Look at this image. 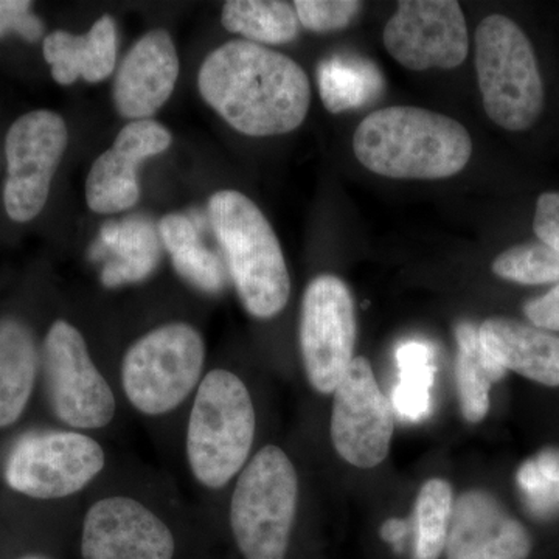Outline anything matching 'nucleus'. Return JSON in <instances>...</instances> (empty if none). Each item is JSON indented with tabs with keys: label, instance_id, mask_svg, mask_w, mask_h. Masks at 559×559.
I'll list each match as a JSON object with an SVG mask.
<instances>
[{
	"label": "nucleus",
	"instance_id": "1",
	"mask_svg": "<svg viewBox=\"0 0 559 559\" xmlns=\"http://www.w3.org/2000/svg\"><path fill=\"white\" fill-rule=\"evenodd\" d=\"M198 86L210 108L250 138L297 130L311 105L305 70L286 55L246 39L213 50L202 62Z\"/></svg>",
	"mask_w": 559,
	"mask_h": 559
},
{
	"label": "nucleus",
	"instance_id": "2",
	"mask_svg": "<svg viewBox=\"0 0 559 559\" xmlns=\"http://www.w3.org/2000/svg\"><path fill=\"white\" fill-rule=\"evenodd\" d=\"M356 159L392 179H444L466 167L469 132L457 120L415 106L374 110L353 135Z\"/></svg>",
	"mask_w": 559,
	"mask_h": 559
},
{
	"label": "nucleus",
	"instance_id": "3",
	"mask_svg": "<svg viewBox=\"0 0 559 559\" xmlns=\"http://www.w3.org/2000/svg\"><path fill=\"white\" fill-rule=\"evenodd\" d=\"M209 219L246 311L271 319L288 304L290 278L277 235L255 202L235 190L209 201Z\"/></svg>",
	"mask_w": 559,
	"mask_h": 559
},
{
	"label": "nucleus",
	"instance_id": "4",
	"mask_svg": "<svg viewBox=\"0 0 559 559\" xmlns=\"http://www.w3.org/2000/svg\"><path fill=\"white\" fill-rule=\"evenodd\" d=\"M255 409L245 382L229 370L209 371L198 385L187 428V459L194 479L219 489L245 469Z\"/></svg>",
	"mask_w": 559,
	"mask_h": 559
},
{
	"label": "nucleus",
	"instance_id": "5",
	"mask_svg": "<svg viewBox=\"0 0 559 559\" xmlns=\"http://www.w3.org/2000/svg\"><path fill=\"white\" fill-rule=\"evenodd\" d=\"M476 69L489 119L507 131H525L544 108V84L535 50L510 17L491 14L476 31Z\"/></svg>",
	"mask_w": 559,
	"mask_h": 559
},
{
	"label": "nucleus",
	"instance_id": "6",
	"mask_svg": "<svg viewBox=\"0 0 559 559\" xmlns=\"http://www.w3.org/2000/svg\"><path fill=\"white\" fill-rule=\"evenodd\" d=\"M299 479L274 444L241 471L230 500V525L245 559H285L296 520Z\"/></svg>",
	"mask_w": 559,
	"mask_h": 559
},
{
	"label": "nucleus",
	"instance_id": "7",
	"mask_svg": "<svg viewBox=\"0 0 559 559\" xmlns=\"http://www.w3.org/2000/svg\"><path fill=\"white\" fill-rule=\"evenodd\" d=\"M204 362L200 331L186 322L167 323L127 349L121 385L134 409L151 417L165 415L200 385Z\"/></svg>",
	"mask_w": 559,
	"mask_h": 559
},
{
	"label": "nucleus",
	"instance_id": "8",
	"mask_svg": "<svg viewBox=\"0 0 559 559\" xmlns=\"http://www.w3.org/2000/svg\"><path fill=\"white\" fill-rule=\"evenodd\" d=\"M43 367L51 409L73 429H102L112 421L117 401L95 367L75 326L57 320L44 341Z\"/></svg>",
	"mask_w": 559,
	"mask_h": 559
},
{
	"label": "nucleus",
	"instance_id": "9",
	"mask_svg": "<svg viewBox=\"0 0 559 559\" xmlns=\"http://www.w3.org/2000/svg\"><path fill=\"white\" fill-rule=\"evenodd\" d=\"M68 142V124L51 110H33L11 124L5 139L3 187V205L10 219L28 223L43 212Z\"/></svg>",
	"mask_w": 559,
	"mask_h": 559
},
{
	"label": "nucleus",
	"instance_id": "10",
	"mask_svg": "<svg viewBox=\"0 0 559 559\" xmlns=\"http://www.w3.org/2000/svg\"><path fill=\"white\" fill-rule=\"evenodd\" d=\"M105 463L102 444L86 433H39L21 440L10 452L5 480L28 498H69L87 487Z\"/></svg>",
	"mask_w": 559,
	"mask_h": 559
},
{
	"label": "nucleus",
	"instance_id": "11",
	"mask_svg": "<svg viewBox=\"0 0 559 559\" xmlns=\"http://www.w3.org/2000/svg\"><path fill=\"white\" fill-rule=\"evenodd\" d=\"M355 344V304L347 285L334 275H319L305 290L300 318L301 358L312 388L319 393L336 390Z\"/></svg>",
	"mask_w": 559,
	"mask_h": 559
},
{
	"label": "nucleus",
	"instance_id": "12",
	"mask_svg": "<svg viewBox=\"0 0 559 559\" xmlns=\"http://www.w3.org/2000/svg\"><path fill=\"white\" fill-rule=\"evenodd\" d=\"M331 440L334 450L356 468H373L388 457L395 418L369 360L353 358L334 390Z\"/></svg>",
	"mask_w": 559,
	"mask_h": 559
},
{
	"label": "nucleus",
	"instance_id": "13",
	"mask_svg": "<svg viewBox=\"0 0 559 559\" xmlns=\"http://www.w3.org/2000/svg\"><path fill=\"white\" fill-rule=\"evenodd\" d=\"M393 60L411 70L454 69L468 57L465 16L455 0H403L384 28Z\"/></svg>",
	"mask_w": 559,
	"mask_h": 559
},
{
	"label": "nucleus",
	"instance_id": "14",
	"mask_svg": "<svg viewBox=\"0 0 559 559\" xmlns=\"http://www.w3.org/2000/svg\"><path fill=\"white\" fill-rule=\"evenodd\" d=\"M83 559H173L171 530L139 500H98L84 518Z\"/></svg>",
	"mask_w": 559,
	"mask_h": 559
},
{
	"label": "nucleus",
	"instance_id": "15",
	"mask_svg": "<svg viewBox=\"0 0 559 559\" xmlns=\"http://www.w3.org/2000/svg\"><path fill=\"white\" fill-rule=\"evenodd\" d=\"M171 134L157 121L134 120L117 135L112 148L95 159L86 179V201L92 212L114 215L138 204L139 167L170 148Z\"/></svg>",
	"mask_w": 559,
	"mask_h": 559
},
{
	"label": "nucleus",
	"instance_id": "16",
	"mask_svg": "<svg viewBox=\"0 0 559 559\" xmlns=\"http://www.w3.org/2000/svg\"><path fill=\"white\" fill-rule=\"evenodd\" d=\"M444 551L448 559H527L532 539L492 496L468 491L452 507Z\"/></svg>",
	"mask_w": 559,
	"mask_h": 559
},
{
	"label": "nucleus",
	"instance_id": "17",
	"mask_svg": "<svg viewBox=\"0 0 559 559\" xmlns=\"http://www.w3.org/2000/svg\"><path fill=\"white\" fill-rule=\"evenodd\" d=\"M179 76V57L167 31L143 35L124 55L112 97L120 116L146 120L168 100Z\"/></svg>",
	"mask_w": 559,
	"mask_h": 559
},
{
	"label": "nucleus",
	"instance_id": "18",
	"mask_svg": "<svg viewBox=\"0 0 559 559\" xmlns=\"http://www.w3.org/2000/svg\"><path fill=\"white\" fill-rule=\"evenodd\" d=\"M479 331L485 347L503 369L558 388L559 336L509 318L485 320Z\"/></svg>",
	"mask_w": 559,
	"mask_h": 559
},
{
	"label": "nucleus",
	"instance_id": "19",
	"mask_svg": "<svg viewBox=\"0 0 559 559\" xmlns=\"http://www.w3.org/2000/svg\"><path fill=\"white\" fill-rule=\"evenodd\" d=\"M44 58L51 66V76L61 86L83 79L100 83L108 79L117 62V25L110 16L94 22L86 35L64 31L44 39Z\"/></svg>",
	"mask_w": 559,
	"mask_h": 559
},
{
	"label": "nucleus",
	"instance_id": "20",
	"mask_svg": "<svg viewBox=\"0 0 559 559\" xmlns=\"http://www.w3.org/2000/svg\"><path fill=\"white\" fill-rule=\"evenodd\" d=\"M38 367L32 330L21 320L0 319V428L13 425L24 414Z\"/></svg>",
	"mask_w": 559,
	"mask_h": 559
},
{
	"label": "nucleus",
	"instance_id": "21",
	"mask_svg": "<svg viewBox=\"0 0 559 559\" xmlns=\"http://www.w3.org/2000/svg\"><path fill=\"white\" fill-rule=\"evenodd\" d=\"M98 248L109 250L116 259L106 264L102 282L106 288L142 282L156 270L160 259L159 231L145 218L110 221L100 234Z\"/></svg>",
	"mask_w": 559,
	"mask_h": 559
},
{
	"label": "nucleus",
	"instance_id": "22",
	"mask_svg": "<svg viewBox=\"0 0 559 559\" xmlns=\"http://www.w3.org/2000/svg\"><path fill=\"white\" fill-rule=\"evenodd\" d=\"M455 340L459 348L455 374L463 417L466 421L479 423L488 414L491 385L502 380L507 370L485 347L479 326L460 323Z\"/></svg>",
	"mask_w": 559,
	"mask_h": 559
},
{
	"label": "nucleus",
	"instance_id": "23",
	"mask_svg": "<svg viewBox=\"0 0 559 559\" xmlns=\"http://www.w3.org/2000/svg\"><path fill=\"white\" fill-rule=\"evenodd\" d=\"M157 231L180 277L204 293H219L224 288L226 274L223 263L202 245L197 226L189 216L179 213L165 216Z\"/></svg>",
	"mask_w": 559,
	"mask_h": 559
},
{
	"label": "nucleus",
	"instance_id": "24",
	"mask_svg": "<svg viewBox=\"0 0 559 559\" xmlns=\"http://www.w3.org/2000/svg\"><path fill=\"white\" fill-rule=\"evenodd\" d=\"M224 27L255 44H285L299 36L296 9L278 0H230L224 3Z\"/></svg>",
	"mask_w": 559,
	"mask_h": 559
},
{
	"label": "nucleus",
	"instance_id": "25",
	"mask_svg": "<svg viewBox=\"0 0 559 559\" xmlns=\"http://www.w3.org/2000/svg\"><path fill=\"white\" fill-rule=\"evenodd\" d=\"M319 87L330 112L358 108L381 90V76L369 62L331 58L319 66Z\"/></svg>",
	"mask_w": 559,
	"mask_h": 559
},
{
	"label": "nucleus",
	"instance_id": "26",
	"mask_svg": "<svg viewBox=\"0 0 559 559\" xmlns=\"http://www.w3.org/2000/svg\"><path fill=\"white\" fill-rule=\"evenodd\" d=\"M452 507L451 485L432 479L423 485L415 503L414 559H439L447 547Z\"/></svg>",
	"mask_w": 559,
	"mask_h": 559
},
{
	"label": "nucleus",
	"instance_id": "27",
	"mask_svg": "<svg viewBox=\"0 0 559 559\" xmlns=\"http://www.w3.org/2000/svg\"><path fill=\"white\" fill-rule=\"evenodd\" d=\"M516 480L525 506L535 516L551 518L559 513L558 448H546L522 463Z\"/></svg>",
	"mask_w": 559,
	"mask_h": 559
},
{
	"label": "nucleus",
	"instance_id": "28",
	"mask_svg": "<svg viewBox=\"0 0 559 559\" xmlns=\"http://www.w3.org/2000/svg\"><path fill=\"white\" fill-rule=\"evenodd\" d=\"M491 270L498 277L521 285L559 282V252L544 242H524L503 250Z\"/></svg>",
	"mask_w": 559,
	"mask_h": 559
},
{
	"label": "nucleus",
	"instance_id": "29",
	"mask_svg": "<svg viewBox=\"0 0 559 559\" xmlns=\"http://www.w3.org/2000/svg\"><path fill=\"white\" fill-rule=\"evenodd\" d=\"M399 381L395 390L411 395L430 396L436 381V348L426 341L401 342L395 352Z\"/></svg>",
	"mask_w": 559,
	"mask_h": 559
},
{
	"label": "nucleus",
	"instance_id": "30",
	"mask_svg": "<svg viewBox=\"0 0 559 559\" xmlns=\"http://www.w3.org/2000/svg\"><path fill=\"white\" fill-rule=\"evenodd\" d=\"M294 9L305 28L326 33L347 27L362 9V3L358 0H297Z\"/></svg>",
	"mask_w": 559,
	"mask_h": 559
},
{
	"label": "nucleus",
	"instance_id": "31",
	"mask_svg": "<svg viewBox=\"0 0 559 559\" xmlns=\"http://www.w3.org/2000/svg\"><path fill=\"white\" fill-rule=\"evenodd\" d=\"M27 0H0V39L10 33H17L28 43L43 38L44 24L32 13Z\"/></svg>",
	"mask_w": 559,
	"mask_h": 559
},
{
	"label": "nucleus",
	"instance_id": "32",
	"mask_svg": "<svg viewBox=\"0 0 559 559\" xmlns=\"http://www.w3.org/2000/svg\"><path fill=\"white\" fill-rule=\"evenodd\" d=\"M533 229L540 242L559 252V191H546L536 202Z\"/></svg>",
	"mask_w": 559,
	"mask_h": 559
},
{
	"label": "nucleus",
	"instance_id": "33",
	"mask_svg": "<svg viewBox=\"0 0 559 559\" xmlns=\"http://www.w3.org/2000/svg\"><path fill=\"white\" fill-rule=\"evenodd\" d=\"M525 316L536 329L559 331V285L524 305Z\"/></svg>",
	"mask_w": 559,
	"mask_h": 559
},
{
	"label": "nucleus",
	"instance_id": "34",
	"mask_svg": "<svg viewBox=\"0 0 559 559\" xmlns=\"http://www.w3.org/2000/svg\"><path fill=\"white\" fill-rule=\"evenodd\" d=\"M411 525L409 522L404 520H389L384 522L381 528V536L385 543L393 546L396 551H403L406 547V539L409 536Z\"/></svg>",
	"mask_w": 559,
	"mask_h": 559
},
{
	"label": "nucleus",
	"instance_id": "35",
	"mask_svg": "<svg viewBox=\"0 0 559 559\" xmlns=\"http://www.w3.org/2000/svg\"><path fill=\"white\" fill-rule=\"evenodd\" d=\"M24 559H43V558L31 557V558H24Z\"/></svg>",
	"mask_w": 559,
	"mask_h": 559
}]
</instances>
